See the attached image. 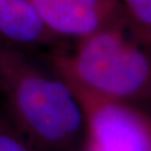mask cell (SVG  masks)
Wrapping results in <instances>:
<instances>
[{"label": "cell", "instance_id": "cell-3", "mask_svg": "<svg viewBox=\"0 0 151 151\" xmlns=\"http://www.w3.org/2000/svg\"><path fill=\"white\" fill-rule=\"evenodd\" d=\"M70 87L88 123V151H149L151 120L128 104L100 95L75 82Z\"/></svg>", "mask_w": 151, "mask_h": 151}, {"label": "cell", "instance_id": "cell-8", "mask_svg": "<svg viewBox=\"0 0 151 151\" xmlns=\"http://www.w3.org/2000/svg\"><path fill=\"white\" fill-rule=\"evenodd\" d=\"M149 151H151V148H150V150H149Z\"/></svg>", "mask_w": 151, "mask_h": 151}, {"label": "cell", "instance_id": "cell-4", "mask_svg": "<svg viewBox=\"0 0 151 151\" xmlns=\"http://www.w3.org/2000/svg\"><path fill=\"white\" fill-rule=\"evenodd\" d=\"M56 36L78 39L111 29H130L120 0H30Z\"/></svg>", "mask_w": 151, "mask_h": 151}, {"label": "cell", "instance_id": "cell-6", "mask_svg": "<svg viewBox=\"0 0 151 151\" xmlns=\"http://www.w3.org/2000/svg\"><path fill=\"white\" fill-rule=\"evenodd\" d=\"M128 15L130 32L141 44L151 47V0H120Z\"/></svg>", "mask_w": 151, "mask_h": 151}, {"label": "cell", "instance_id": "cell-5", "mask_svg": "<svg viewBox=\"0 0 151 151\" xmlns=\"http://www.w3.org/2000/svg\"><path fill=\"white\" fill-rule=\"evenodd\" d=\"M0 35L22 45H46L56 40L30 0H0Z\"/></svg>", "mask_w": 151, "mask_h": 151}, {"label": "cell", "instance_id": "cell-1", "mask_svg": "<svg viewBox=\"0 0 151 151\" xmlns=\"http://www.w3.org/2000/svg\"><path fill=\"white\" fill-rule=\"evenodd\" d=\"M111 29L80 39L70 55L54 54L57 77L146 113L151 109V47ZM147 114V113H146Z\"/></svg>", "mask_w": 151, "mask_h": 151}, {"label": "cell", "instance_id": "cell-2", "mask_svg": "<svg viewBox=\"0 0 151 151\" xmlns=\"http://www.w3.org/2000/svg\"><path fill=\"white\" fill-rule=\"evenodd\" d=\"M0 90L17 123L32 140L62 148L83 124L76 97L60 78L35 67L16 49L0 43Z\"/></svg>", "mask_w": 151, "mask_h": 151}, {"label": "cell", "instance_id": "cell-7", "mask_svg": "<svg viewBox=\"0 0 151 151\" xmlns=\"http://www.w3.org/2000/svg\"><path fill=\"white\" fill-rule=\"evenodd\" d=\"M0 151H30L19 138L0 128Z\"/></svg>", "mask_w": 151, "mask_h": 151}]
</instances>
